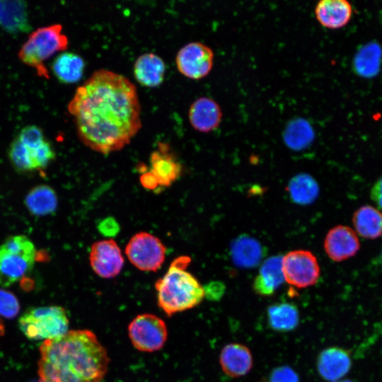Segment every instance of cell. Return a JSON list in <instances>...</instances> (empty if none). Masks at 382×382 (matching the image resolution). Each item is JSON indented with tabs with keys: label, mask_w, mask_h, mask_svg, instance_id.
Segmentation results:
<instances>
[{
	"label": "cell",
	"mask_w": 382,
	"mask_h": 382,
	"mask_svg": "<svg viewBox=\"0 0 382 382\" xmlns=\"http://www.w3.org/2000/svg\"><path fill=\"white\" fill-rule=\"evenodd\" d=\"M68 110L81 142L103 154L123 149L141 127L136 86L107 69L94 71L77 88Z\"/></svg>",
	"instance_id": "6da1fadb"
},
{
	"label": "cell",
	"mask_w": 382,
	"mask_h": 382,
	"mask_svg": "<svg viewBox=\"0 0 382 382\" xmlns=\"http://www.w3.org/2000/svg\"><path fill=\"white\" fill-rule=\"evenodd\" d=\"M40 354L39 382H101L110 363L107 350L89 330L45 340Z\"/></svg>",
	"instance_id": "7a4b0ae2"
},
{
	"label": "cell",
	"mask_w": 382,
	"mask_h": 382,
	"mask_svg": "<svg viewBox=\"0 0 382 382\" xmlns=\"http://www.w3.org/2000/svg\"><path fill=\"white\" fill-rule=\"evenodd\" d=\"M190 262L187 255L176 257L155 282L158 306L168 317L198 306L205 296L204 287L187 270Z\"/></svg>",
	"instance_id": "3957f363"
},
{
	"label": "cell",
	"mask_w": 382,
	"mask_h": 382,
	"mask_svg": "<svg viewBox=\"0 0 382 382\" xmlns=\"http://www.w3.org/2000/svg\"><path fill=\"white\" fill-rule=\"evenodd\" d=\"M59 24L40 28L30 35L18 52L20 59L36 69L40 76L49 78L44 62L68 47V38Z\"/></svg>",
	"instance_id": "277c9868"
},
{
	"label": "cell",
	"mask_w": 382,
	"mask_h": 382,
	"mask_svg": "<svg viewBox=\"0 0 382 382\" xmlns=\"http://www.w3.org/2000/svg\"><path fill=\"white\" fill-rule=\"evenodd\" d=\"M69 318L62 306H49L31 308L19 319V327L30 340H52L69 331Z\"/></svg>",
	"instance_id": "5b68a950"
},
{
	"label": "cell",
	"mask_w": 382,
	"mask_h": 382,
	"mask_svg": "<svg viewBox=\"0 0 382 382\" xmlns=\"http://www.w3.org/2000/svg\"><path fill=\"white\" fill-rule=\"evenodd\" d=\"M166 248L159 238L148 232L135 233L127 243L125 254L137 269L146 272L158 270L166 257Z\"/></svg>",
	"instance_id": "8992f818"
},
{
	"label": "cell",
	"mask_w": 382,
	"mask_h": 382,
	"mask_svg": "<svg viewBox=\"0 0 382 382\" xmlns=\"http://www.w3.org/2000/svg\"><path fill=\"white\" fill-rule=\"evenodd\" d=\"M129 340L137 350L154 352L160 350L168 337L166 323L151 313L137 316L128 325Z\"/></svg>",
	"instance_id": "52a82bcc"
},
{
	"label": "cell",
	"mask_w": 382,
	"mask_h": 382,
	"mask_svg": "<svg viewBox=\"0 0 382 382\" xmlns=\"http://www.w3.org/2000/svg\"><path fill=\"white\" fill-rule=\"evenodd\" d=\"M284 280L296 288H306L316 283L320 267L316 256L306 250L289 252L282 257Z\"/></svg>",
	"instance_id": "ba28073f"
},
{
	"label": "cell",
	"mask_w": 382,
	"mask_h": 382,
	"mask_svg": "<svg viewBox=\"0 0 382 382\" xmlns=\"http://www.w3.org/2000/svg\"><path fill=\"white\" fill-rule=\"evenodd\" d=\"M214 62L212 50L200 42L184 45L177 53L175 63L180 74L191 79H200L211 71Z\"/></svg>",
	"instance_id": "9c48e42d"
},
{
	"label": "cell",
	"mask_w": 382,
	"mask_h": 382,
	"mask_svg": "<svg viewBox=\"0 0 382 382\" xmlns=\"http://www.w3.org/2000/svg\"><path fill=\"white\" fill-rule=\"evenodd\" d=\"M89 261L94 272L105 279L115 277L124 265L121 250L112 239L95 242L91 248Z\"/></svg>",
	"instance_id": "30bf717a"
},
{
	"label": "cell",
	"mask_w": 382,
	"mask_h": 382,
	"mask_svg": "<svg viewBox=\"0 0 382 382\" xmlns=\"http://www.w3.org/2000/svg\"><path fill=\"white\" fill-rule=\"evenodd\" d=\"M323 245L328 256L335 262L352 257L360 248L359 240L355 231L343 225L336 226L328 232Z\"/></svg>",
	"instance_id": "8fae6325"
},
{
	"label": "cell",
	"mask_w": 382,
	"mask_h": 382,
	"mask_svg": "<svg viewBox=\"0 0 382 382\" xmlns=\"http://www.w3.org/2000/svg\"><path fill=\"white\" fill-rule=\"evenodd\" d=\"M149 171L156 178L160 187H169L181 175L182 165L170 152L168 146L158 144V149L151 154Z\"/></svg>",
	"instance_id": "7c38bea8"
},
{
	"label": "cell",
	"mask_w": 382,
	"mask_h": 382,
	"mask_svg": "<svg viewBox=\"0 0 382 382\" xmlns=\"http://www.w3.org/2000/svg\"><path fill=\"white\" fill-rule=\"evenodd\" d=\"M188 117L195 130L206 133L215 130L219 126L222 112L215 100L208 97H200L191 104Z\"/></svg>",
	"instance_id": "4fadbf2b"
},
{
	"label": "cell",
	"mask_w": 382,
	"mask_h": 382,
	"mask_svg": "<svg viewBox=\"0 0 382 382\" xmlns=\"http://www.w3.org/2000/svg\"><path fill=\"white\" fill-rule=\"evenodd\" d=\"M35 261L0 246V284L8 286L22 279L32 270Z\"/></svg>",
	"instance_id": "5bb4252c"
},
{
	"label": "cell",
	"mask_w": 382,
	"mask_h": 382,
	"mask_svg": "<svg viewBox=\"0 0 382 382\" xmlns=\"http://www.w3.org/2000/svg\"><path fill=\"white\" fill-rule=\"evenodd\" d=\"M315 16L318 23L329 29L346 25L352 15V7L345 0H322L316 6Z\"/></svg>",
	"instance_id": "9a60e30c"
},
{
	"label": "cell",
	"mask_w": 382,
	"mask_h": 382,
	"mask_svg": "<svg viewBox=\"0 0 382 382\" xmlns=\"http://www.w3.org/2000/svg\"><path fill=\"white\" fill-rule=\"evenodd\" d=\"M219 361L224 372L231 377L247 374L253 366L249 349L238 343L226 345L221 352Z\"/></svg>",
	"instance_id": "2e32d148"
},
{
	"label": "cell",
	"mask_w": 382,
	"mask_h": 382,
	"mask_svg": "<svg viewBox=\"0 0 382 382\" xmlns=\"http://www.w3.org/2000/svg\"><path fill=\"white\" fill-rule=\"evenodd\" d=\"M282 256L275 255L265 260L253 282L255 291L262 296H270L283 284Z\"/></svg>",
	"instance_id": "e0dca14e"
},
{
	"label": "cell",
	"mask_w": 382,
	"mask_h": 382,
	"mask_svg": "<svg viewBox=\"0 0 382 382\" xmlns=\"http://www.w3.org/2000/svg\"><path fill=\"white\" fill-rule=\"evenodd\" d=\"M349 354L342 349L330 347L323 350L318 359V370L321 376L336 381L345 376L351 368Z\"/></svg>",
	"instance_id": "ac0fdd59"
},
{
	"label": "cell",
	"mask_w": 382,
	"mask_h": 382,
	"mask_svg": "<svg viewBox=\"0 0 382 382\" xmlns=\"http://www.w3.org/2000/svg\"><path fill=\"white\" fill-rule=\"evenodd\" d=\"M133 70L134 76L139 83L153 88L163 82L166 65L159 56L154 53H144L137 59Z\"/></svg>",
	"instance_id": "d6986e66"
},
{
	"label": "cell",
	"mask_w": 382,
	"mask_h": 382,
	"mask_svg": "<svg viewBox=\"0 0 382 382\" xmlns=\"http://www.w3.org/2000/svg\"><path fill=\"white\" fill-rule=\"evenodd\" d=\"M230 252L233 262L242 268L258 265L264 255L260 243L246 235L240 236L232 241Z\"/></svg>",
	"instance_id": "ffe728a7"
},
{
	"label": "cell",
	"mask_w": 382,
	"mask_h": 382,
	"mask_svg": "<svg viewBox=\"0 0 382 382\" xmlns=\"http://www.w3.org/2000/svg\"><path fill=\"white\" fill-rule=\"evenodd\" d=\"M24 204L28 211L33 216H44L56 211L58 199L52 187L42 184L33 187L28 192Z\"/></svg>",
	"instance_id": "44dd1931"
},
{
	"label": "cell",
	"mask_w": 382,
	"mask_h": 382,
	"mask_svg": "<svg viewBox=\"0 0 382 382\" xmlns=\"http://www.w3.org/2000/svg\"><path fill=\"white\" fill-rule=\"evenodd\" d=\"M352 223L357 233L366 239L382 236V212L371 205H363L353 214Z\"/></svg>",
	"instance_id": "7402d4cb"
},
{
	"label": "cell",
	"mask_w": 382,
	"mask_h": 382,
	"mask_svg": "<svg viewBox=\"0 0 382 382\" xmlns=\"http://www.w3.org/2000/svg\"><path fill=\"white\" fill-rule=\"evenodd\" d=\"M85 62L79 54L64 52L52 62L51 69L55 77L62 83H73L79 81L83 74Z\"/></svg>",
	"instance_id": "603a6c76"
},
{
	"label": "cell",
	"mask_w": 382,
	"mask_h": 382,
	"mask_svg": "<svg viewBox=\"0 0 382 382\" xmlns=\"http://www.w3.org/2000/svg\"><path fill=\"white\" fill-rule=\"evenodd\" d=\"M382 58V49L375 41L362 45L356 53L352 66L356 74L371 78L379 71Z\"/></svg>",
	"instance_id": "cb8c5ba5"
},
{
	"label": "cell",
	"mask_w": 382,
	"mask_h": 382,
	"mask_svg": "<svg viewBox=\"0 0 382 382\" xmlns=\"http://www.w3.org/2000/svg\"><path fill=\"white\" fill-rule=\"evenodd\" d=\"M0 24L10 33L29 28L26 5L21 1H0Z\"/></svg>",
	"instance_id": "d4e9b609"
},
{
	"label": "cell",
	"mask_w": 382,
	"mask_h": 382,
	"mask_svg": "<svg viewBox=\"0 0 382 382\" xmlns=\"http://www.w3.org/2000/svg\"><path fill=\"white\" fill-rule=\"evenodd\" d=\"M286 189L291 199L299 204L312 203L319 194V187L316 180L306 173L293 177L289 180Z\"/></svg>",
	"instance_id": "484cf974"
},
{
	"label": "cell",
	"mask_w": 382,
	"mask_h": 382,
	"mask_svg": "<svg viewBox=\"0 0 382 382\" xmlns=\"http://www.w3.org/2000/svg\"><path fill=\"white\" fill-rule=\"evenodd\" d=\"M283 138L291 149L300 151L308 147L314 139V132L309 122L302 118L289 122L286 125Z\"/></svg>",
	"instance_id": "4316f807"
},
{
	"label": "cell",
	"mask_w": 382,
	"mask_h": 382,
	"mask_svg": "<svg viewBox=\"0 0 382 382\" xmlns=\"http://www.w3.org/2000/svg\"><path fill=\"white\" fill-rule=\"evenodd\" d=\"M268 320L272 328L278 331H289L295 328L299 321V312L291 303H282L268 308Z\"/></svg>",
	"instance_id": "83f0119b"
},
{
	"label": "cell",
	"mask_w": 382,
	"mask_h": 382,
	"mask_svg": "<svg viewBox=\"0 0 382 382\" xmlns=\"http://www.w3.org/2000/svg\"><path fill=\"white\" fill-rule=\"evenodd\" d=\"M8 158L12 166L18 172L25 173L35 170L30 149L17 137L11 144Z\"/></svg>",
	"instance_id": "f1b7e54d"
},
{
	"label": "cell",
	"mask_w": 382,
	"mask_h": 382,
	"mask_svg": "<svg viewBox=\"0 0 382 382\" xmlns=\"http://www.w3.org/2000/svg\"><path fill=\"white\" fill-rule=\"evenodd\" d=\"M4 248L35 259L36 249L31 240L24 235H13L7 238L1 245Z\"/></svg>",
	"instance_id": "f546056e"
},
{
	"label": "cell",
	"mask_w": 382,
	"mask_h": 382,
	"mask_svg": "<svg viewBox=\"0 0 382 382\" xmlns=\"http://www.w3.org/2000/svg\"><path fill=\"white\" fill-rule=\"evenodd\" d=\"M35 170L46 168L54 158L55 152L50 142L46 139L38 146L30 149Z\"/></svg>",
	"instance_id": "4dcf8cb0"
},
{
	"label": "cell",
	"mask_w": 382,
	"mask_h": 382,
	"mask_svg": "<svg viewBox=\"0 0 382 382\" xmlns=\"http://www.w3.org/2000/svg\"><path fill=\"white\" fill-rule=\"evenodd\" d=\"M19 311L20 303L17 297L9 291L0 289V316L12 319Z\"/></svg>",
	"instance_id": "1f68e13d"
},
{
	"label": "cell",
	"mask_w": 382,
	"mask_h": 382,
	"mask_svg": "<svg viewBox=\"0 0 382 382\" xmlns=\"http://www.w3.org/2000/svg\"><path fill=\"white\" fill-rule=\"evenodd\" d=\"M17 138L30 149L36 148L45 140L42 129L35 125L23 127Z\"/></svg>",
	"instance_id": "d6a6232c"
},
{
	"label": "cell",
	"mask_w": 382,
	"mask_h": 382,
	"mask_svg": "<svg viewBox=\"0 0 382 382\" xmlns=\"http://www.w3.org/2000/svg\"><path fill=\"white\" fill-rule=\"evenodd\" d=\"M99 232L105 237L112 238L120 231L118 222L111 216L103 219L98 226Z\"/></svg>",
	"instance_id": "836d02e7"
},
{
	"label": "cell",
	"mask_w": 382,
	"mask_h": 382,
	"mask_svg": "<svg viewBox=\"0 0 382 382\" xmlns=\"http://www.w3.org/2000/svg\"><path fill=\"white\" fill-rule=\"evenodd\" d=\"M270 382H299V378L290 368L280 367L272 372Z\"/></svg>",
	"instance_id": "e575fe53"
},
{
	"label": "cell",
	"mask_w": 382,
	"mask_h": 382,
	"mask_svg": "<svg viewBox=\"0 0 382 382\" xmlns=\"http://www.w3.org/2000/svg\"><path fill=\"white\" fill-rule=\"evenodd\" d=\"M370 195L376 205L382 209V175L374 183Z\"/></svg>",
	"instance_id": "d590c367"
},
{
	"label": "cell",
	"mask_w": 382,
	"mask_h": 382,
	"mask_svg": "<svg viewBox=\"0 0 382 382\" xmlns=\"http://www.w3.org/2000/svg\"><path fill=\"white\" fill-rule=\"evenodd\" d=\"M139 181L143 187L149 190H154L160 187L154 175L149 170L141 174Z\"/></svg>",
	"instance_id": "8d00e7d4"
},
{
	"label": "cell",
	"mask_w": 382,
	"mask_h": 382,
	"mask_svg": "<svg viewBox=\"0 0 382 382\" xmlns=\"http://www.w3.org/2000/svg\"><path fill=\"white\" fill-rule=\"evenodd\" d=\"M4 333V325L2 320L0 319V335H3Z\"/></svg>",
	"instance_id": "74e56055"
},
{
	"label": "cell",
	"mask_w": 382,
	"mask_h": 382,
	"mask_svg": "<svg viewBox=\"0 0 382 382\" xmlns=\"http://www.w3.org/2000/svg\"><path fill=\"white\" fill-rule=\"evenodd\" d=\"M334 382H352V381H349V380H345V381H334Z\"/></svg>",
	"instance_id": "f35d334b"
},
{
	"label": "cell",
	"mask_w": 382,
	"mask_h": 382,
	"mask_svg": "<svg viewBox=\"0 0 382 382\" xmlns=\"http://www.w3.org/2000/svg\"><path fill=\"white\" fill-rule=\"evenodd\" d=\"M34 382H39V381H34Z\"/></svg>",
	"instance_id": "ab89813d"
}]
</instances>
